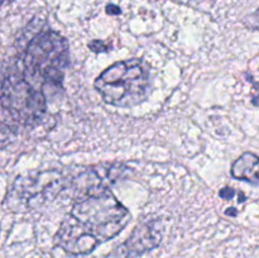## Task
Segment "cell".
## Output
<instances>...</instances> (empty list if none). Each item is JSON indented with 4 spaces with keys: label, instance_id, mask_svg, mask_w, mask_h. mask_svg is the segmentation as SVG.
Here are the masks:
<instances>
[{
    "label": "cell",
    "instance_id": "cell-1",
    "mask_svg": "<svg viewBox=\"0 0 259 258\" xmlns=\"http://www.w3.org/2000/svg\"><path fill=\"white\" fill-rule=\"evenodd\" d=\"M94 86L106 104L133 108L151 95V71L141 58L118 61L98 76Z\"/></svg>",
    "mask_w": 259,
    "mask_h": 258
},
{
    "label": "cell",
    "instance_id": "cell-2",
    "mask_svg": "<svg viewBox=\"0 0 259 258\" xmlns=\"http://www.w3.org/2000/svg\"><path fill=\"white\" fill-rule=\"evenodd\" d=\"M71 215L100 243L116 237L132 218L129 210L106 186L80 195L73 204Z\"/></svg>",
    "mask_w": 259,
    "mask_h": 258
},
{
    "label": "cell",
    "instance_id": "cell-3",
    "mask_svg": "<svg viewBox=\"0 0 259 258\" xmlns=\"http://www.w3.org/2000/svg\"><path fill=\"white\" fill-rule=\"evenodd\" d=\"M70 46L55 30H42L28 45L24 55L25 73L43 82L60 86L68 66Z\"/></svg>",
    "mask_w": 259,
    "mask_h": 258
},
{
    "label": "cell",
    "instance_id": "cell-4",
    "mask_svg": "<svg viewBox=\"0 0 259 258\" xmlns=\"http://www.w3.org/2000/svg\"><path fill=\"white\" fill-rule=\"evenodd\" d=\"M2 108L13 120L29 125L43 118L47 104L42 91L33 88L27 78L9 75L3 78Z\"/></svg>",
    "mask_w": 259,
    "mask_h": 258
},
{
    "label": "cell",
    "instance_id": "cell-5",
    "mask_svg": "<svg viewBox=\"0 0 259 258\" xmlns=\"http://www.w3.org/2000/svg\"><path fill=\"white\" fill-rule=\"evenodd\" d=\"M63 177L58 171L37 172L18 177L13 194L28 207H37L48 199H53L62 189Z\"/></svg>",
    "mask_w": 259,
    "mask_h": 258
},
{
    "label": "cell",
    "instance_id": "cell-6",
    "mask_svg": "<svg viewBox=\"0 0 259 258\" xmlns=\"http://www.w3.org/2000/svg\"><path fill=\"white\" fill-rule=\"evenodd\" d=\"M55 242L66 253L73 255L89 254L100 244V242L71 214L61 223L55 235Z\"/></svg>",
    "mask_w": 259,
    "mask_h": 258
},
{
    "label": "cell",
    "instance_id": "cell-7",
    "mask_svg": "<svg viewBox=\"0 0 259 258\" xmlns=\"http://www.w3.org/2000/svg\"><path fill=\"white\" fill-rule=\"evenodd\" d=\"M162 240L161 223L153 220L139 224L131 237L105 258H134L154 249Z\"/></svg>",
    "mask_w": 259,
    "mask_h": 258
},
{
    "label": "cell",
    "instance_id": "cell-8",
    "mask_svg": "<svg viewBox=\"0 0 259 258\" xmlns=\"http://www.w3.org/2000/svg\"><path fill=\"white\" fill-rule=\"evenodd\" d=\"M230 174L240 181L259 185V156L252 152H244L233 162Z\"/></svg>",
    "mask_w": 259,
    "mask_h": 258
},
{
    "label": "cell",
    "instance_id": "cell-9",
    "mask_svg": "<svg viewBox=\"0 0 259 258\" xmlns=\"http://www.w3.org/2000/svg\"><path fill=\"white\" fill-rule=\"evenodd\" d=\"M243 23H244V25L248 29L258 30L259 32V8L254 13L247 15V17L244 18V20H243Z\"/></svg>",
    "mask_w": 259,
    "mask_h": 258
},
{
    "label": "cell",
    "instance_id": "cell-10",
    "mask_svg": "<svg viewBox=\"0 0 259 258\" xmlns=\"http://www.w3.org/2000/svg\"><path fill=\"white\" fill-rule=\"evenodd\" d=\"M89 48H90L93 52L100 53V52H108L111 50L110 45H106L103 40H93V42L89 43Z\"/></svg>",
    "mask_w": 259,
    "mask_h": 258
},
{
    "label": "cell",
    "instance_id": "cell-11",
    "mask_svg": "<svg viewBox=\"0 0 259 258\" xmlns=\"http://www.w3.org/2000/svg\"><path fill=\"white\" fill-rule=\"evenodd\" d=\"M234 195H235L234 189H230V187H225V189H222L219 191V196L225 200H232L233 197H234Z\"/></svg>",
    "mask_w": 259,
    "mask_h": 258
},
{
    "label": "cell",
    "instance_id": "cell-12",
    "mask_svg": "<svg viewBox=\"0 0 259 258\" xmlns=\"http://www.w3.org/2000/svg\"><path fill=\"white\" fill-rule=\"evenodd\" d=\"M106 13L108 14H111V15H119L121 13V9L119 7H116V5H113V4H109L106 5Z\"/></svg>",
    "mask_w": 259,
    "mask_h": 258
},
{
    "label": "cell",
    "instance_id": "cell-13",
    "mask_svg": "<svg viewBox=\"0 0 259 258\" xmlns=\"http://www.w3.org/2000/svg\"><path fill=\"white\" fill-rule=\"evenodd\" d=\"M225 214L230 215V217H237L238 211H237V209H235V207H229V209H227Z\"/></svg>",
    "mask_w": 259,
    "mask_h": 258
},
{
    "label": "cell",
    "instance_id": "cell-14",
    "mask_svg": "<svg viewBox=\"0 0 259 258\" xmlns=\"http://www.w3.org/2000/svg\"><path fill=\"white\" fill-rule=\"evenodd\" d=\"M7 2H12V0H3V3H4V4H5V3H7Z\"/></svg>",
    "mask_w": 259,
    "mask_h": 258
}]
</instances>
